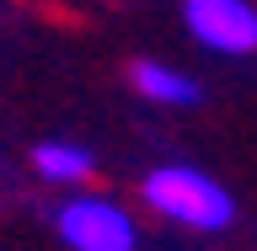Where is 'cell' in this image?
<instances>
[{
	"label": "cell",
	"mask_w": 257,
	"mask_h": 251,
	"mask_svg": "<svg viewBox=\"0 0 257 251\" xmlns=\"http://www.w3.org/2000/svg\"><path fill=\"white\" fill-rule=\"evenodd\" d=\"M193 43L214 54H257V6L252 0H182Z\"/></svg>",
	"instance_id": "cell-3"
},
{
	"label": "cell",
	"mask_w": 257,
	"mask_h": 251,
	"mask_svg": "<svg viewBox=\"0 0 257 251\" xmlns=\"http://www.w3.org/2000/svg\"><path fill=\"white\" fill-rule=\"evenodd\" d=\"M54 224H59V240L70 251H134L140 246L134 214L118 208L112 198H96V192H80V198L59 203Z\"/></svg>",
	"instance_id": "cell-2"
},
{
	"label": "cell",
	"mask_w": 257,
	"mask_h": 251,
	"mask_svg": "<svg viewBox=\"0 0 257 251\" xmlns=\"http://www.w3.org/2000/svg\"><path fill=\"white\" fill-rule=\"evenodd\" d=\"M128 80H134V91L145 102H161V107H193L198 102V80L172 70V64H156V59H134Z\"/></svg>",
	"instance_id": "cell-4"
},
{
	"label": "cell",
	"mask_w": 257,
	"mask_h": 251,
	"mask_svg": "<svg viewBox=\"0 0 257 251\" xmlns=\"http://www.w3.org/2000/svg\"><path fill=\"white\" fill-rule=\"evenodd\" d=\"M32 166H38L43 182H86V176L96 171L91 150H80V144H70V139H43L32 150Z\"/></svg>",
	"instance_id": "cell-5"
},
{
	"label": "cell",
	"mask_w": 257,
	"mask_h": 251,
	"mask_svg": "<svg viewBox=\"0 0 257 251\" xmlns=\"http://www.w3.org/2000/svg\"><path fill=\"white\" fill-rule=\"evenodd\" d=\"M140 198L150 214L188 224V230H209V235L236 219V198L225 192V182H214L198 166H156L140 182Z\"/></svg>",
	"instance_id": "cell-1"
}]
</instances>
